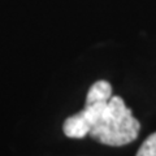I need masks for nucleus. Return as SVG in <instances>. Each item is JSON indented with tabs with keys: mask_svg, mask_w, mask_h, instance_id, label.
<instances>
[{
	"mask_svg": "<svg viewBox=\"0 0 156 156\" xmlns=\"http://www.w3.org/2000/svg\"><path fill=\"white\" fill-rule=\"evenodd\" d=\"M136 156H156V133L150 135L142 143Z\"/></svg>",
	"mask_w": 156,
	"mask_h": 156,
	"instance_id": "2",
	"label": "nucleus"
},
{
	"mask_svg": "<svg viewBox=\"0 0 156 156\" xmlns=\"http://www.w3.org/2000/svg\"><path fill=\"white\" fill-rule=\"evenodd\" d=\"M139 121L131 113L122 98L112 95L107 81H98L90 87L85 108L64 121L62 130L69 138L90 135L96 142L112 147L129 144L136 139Z\"/></svg>",
	"mask_w": 156,
	"mask_h": 156,
	"instance_id": "1",
	"label": "nucleus"
}]
</instances>
